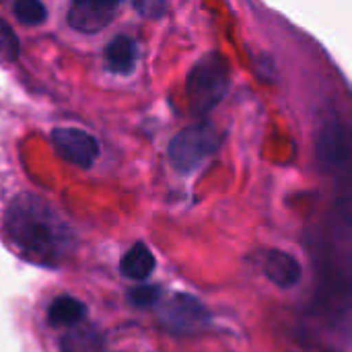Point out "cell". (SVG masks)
Segmentation results:
<instances>
[{"instance_id": "cell-1", "label": "cell", "mask_w": 352, "mask_h": 352, "mask_svg": "<svg viewBox=\"0 0 352 352\" xmlns=\"http://www.w3.org/2000/svg\"><path fill=\"white\" fill-rule=\"evenodd\" d=\"M6 239L19 258L43 266L58 268L72 252L74 233L60 212L39 196H16L4 214Z\"/></svg>"}, {"instance_id": "cell-2", "label": "cell", "mask_w": 352, "mask_h": 352, "mask_svg": "<svg viewBox=\"0 0 352 352\" xmlns=\"http://www.w3.org/2000/svg\"><path fill=\"white\" fill-rule=\"evenodd\" d=\"M229 80V64L221 54L212 52L198 60L192 66L186 82L192 109L198 113H206L217 107L227 95Z\"/></svg>"}, {"instance_id": "cell-3", "label": "cell", "mask_w": 352, "mask_h": 352, "mask_svg": "<svg viewBox=\"0 0 352 352\" xmlns=\"http://www.w3.org/2000/svg\"><path fill=\"white\" fill-rule=\"evenodd\" d=\"M221 146V136L208 124H198L182 130L169 142L171 165L179 173H192L200 169Z\"/></svg>"}, {"instance_id": "cell-4", "label": "cell", "mask_w": 352, "mask_h": 352, "mask_svg": "<svg viewBox=\"0 0 352 352\" xmlns=\"http://www.w3.org/2000/svg\"><path fill=\"white\" fill-rule=\"evenodd\" d=\"M159 318L163 324L177 332V334H192L200 332L210 324V311L208 307L194 295L188 293H175L171 295L159 309Z\"/></svg>"}, {"instance_id": "cell-5", "label": "cell", "mask_w": 352, "mask_h": 352, "mask_svg": "<svg viewBox=\"0 0 352 352\" xmlns=\"http://www.w3.org/2000/svg\"><path fill=\"white\" fill-rule=\"evenodd\" d=\"M52 142L64 161L82 169H89L99 157V144L95 136L80 128H58L52 134Z\"/></svg>"}, {"instance_id": "cell-6", "label": "cell", "mask_w": 352, "mask_h": 352, "mask_svg": "<svg viewBox=\"0 0 352 352\" xmlns=\"http://www.w3.org/2000/svg\"><path fill=\"white\" fill-rule=\"evenodd\" d=\"M122 0H72L68 6V25L80 33H99L116 16Z\"/></svg>"}, {"instance_id": "cell-7", "label": "cell", "mask_w": 352, "mask_h": 352, "mask_svg": "<svg viewBox=\"0 0 352 352\" xmlns=\"http://www.w3.org/2000/svg\"><path fill=\"white\" fill-rule=\"evenodd\" d=\"M264 276L278 289H293L303 278V268L295 256L283 250H270L262 260Z\"/></svg>"}, {"instance_id": "cell-8", "label": "cell", "mask_w": 352, "mask_h": 352, "mask_svg": "<svg viewBox=\"0 0 352 352\" xmlns=\"http://www.w3.org/2000/svg\"><path fill=\"white\" fill-rule=\"evenodd\" d=\"M105 68L118 76H128L136 70L138 64V43L130 35L113 37L103 54Z\"/></svg>"}, {"instance_id": "cell-9", "label": "cell", "mask_w": 352, "mask_h": 352, "mask_svg": "<svg viewBox=\"0 0 352 352\" xmlns=\"http://www.w3.org/2000/svg\"><path fill=\"white\" fill-rule=\"evenodd\" d=\"M60 349L62 352H105V338L97 328L76 324L62 336Z\"/></svg>"}, {"instance_id": "cell-10", "label": "cell", "mask_w": 352, "mask_h": 352, "mask_svg": "<svg viewBox=\"0 0 352 352\" xmlns=\"http://www.w3.org/2000/svg\"><path fill=\"white\" fill-rule=\"evenodd\" d=\"M157 266V260L153 256V252L144 245V243H134L120 262V270L126 278L130 280H144L153 274Z\"/></svg>"}, {"instance_id": "cell-11", "label": "cell", "mask_w": 352, "mask_h": 352, "mask_svg": "<svg viewBox=\"0 0 352 352\" xmlns=\"http://www.w3.org/2000/svg\"><path fill=\"white\" fill-rule=\"evenodd\" d=\"M87 305L72 295L56 297L47 307V322L52 326H76L85 320Z\"/></svg>"}, {"instance_id": "cell-12", "label": "cell", "mask_w": 352, "mask_h": 352, "mask_svg": "<svg viewBox=\"0 0 352 352\" xmlns=\"http://www.w3.org/2000/svg\"><path fill=\"white\" fill-rule=\"evenodd\" d=\"M12 10H14V16L27 27H37L45 23V16H47V8L43 0H14Z\"/></svg>"}, {"instance_id": "cell-13", "label": "cell", "mask_w": 352, "mask_h": 352, "mask_svg": "<svg viewBox=\"0 0 352 352\" xmlns=\"http://www.w3.org/2000/svg\"><path fill=\"white\" fill-rule=\"evenodd\" d=\"M19 56V39L10 25L0 19V60L2 62H12Z\"/></svg>"}, {"instance_id": "cell-14", "label": "cell", "mask_w": 352, "mask_h": 352, "mask_svg": "<svg viewBox=\"0 0 352 352\" xmlns=\"http://www.w3.org/2000/svg\"><path fill=\"white\" fill-rule=\"evenodd\" d=\"M159 299H161V289H159V287H153V285L134 287V289L128 293V301H130L134 307H140V309H146V307L157 305Z\"/></svg>"}, {"instance_id": "cell-15", "label": "cell", "mask_w": 352, "mask_h": 352, "mask_svg": "<svg viewBox=\"0 0 352 352\" xmlns=\"http://www.w3.org/2000/svg\"><path fill=\"white\" fill-rule=\"evenodd\" d=\"M134 8L146 19H161L167 10V0H134Z\"/></svg>"}]
</instances>
